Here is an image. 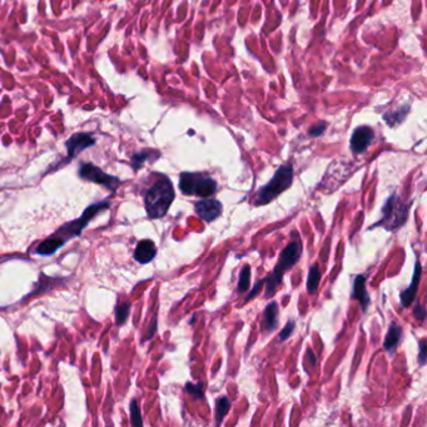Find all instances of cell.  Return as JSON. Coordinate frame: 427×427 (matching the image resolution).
<instances>
[{
  "instance_id": "1",
  "label": "cell",
  "mask_w": 427,
  "mask_h": 427,
  "mask_svg": "<svg viewBox=\"0 0 427 427\" xmlns=\"http://www.w3.org/2000/svg\"><path fill=\"white\" fill-rule=\"evenodd\" d=\"M109 207L110 204L108 202H100L98 203V204L89 205V207L84 210L83 216H80L77 220L72 221V222H68L65 223V225L60 226L52 236H49V238L43 241L37 247L35 253L42 256H49L55 253L63 245H65L68 241L74 237H78V236L82 233V231L84 230L85 226L89 223V221H92L93 218H94V216H97L98 213L102 212V210L108 209Z\"/></svg>"
},
{
  "instance_id": "2",
  "label": "cell",
  "mask_w": 427,
  "mask_h": 427,
  "mask_svg": "<svg viewBox=\"0 0 427 427\" xmlns=\"http://www.w3.org/2000/svg\"><path fill=\"white\" fill-rule=\"evenodd\" d=\"M175 192L168 178L157 180L145 193V210L150 218H162L174 200Z\"/></svg>"
},
{
  "instance_id": "3",
  "label": "cell",
  "mask_w": 427,
  "mask_h": 427,
  "mask_svg": "<svg viewBox=\"0 0 427 427\" xmlns=\"http://www.w3.org/2000/svg\"><path fill=\"white\" fill-rule=\"evenodd\" d=\"M301 255H302V243H301L300 240H296L293 241V242H291L290 245L282 251V253L280 255V260H278L273 272L271 273L270 277H267L265 280V282H267V287H266L265 292L266 298L273 297V295H275L276 291H277L278 286L282 282L285 272L286 271H290L291 268L300 261Z\"/></svg>"
},
{
  "instance_id": "4",
  "label": "cell",
  "mask_w": 427,
  "mask_h": 427,
  "mask_svg": "<svg viewBox=\"0 0 427 427\" xmlns=\"http://www.w3.org/2000/svg\"><path fill=\"white\" fill-rule=\"evenodd\" d=\"M293 182V168L291 165L285 164L278 168L273 174L272 179L263 185L262 188L257 190L255 195L253 204L255 205H265L267 203L272 202L273 199L282 194L283 192L291 187Z\"/></svg>"
},
{
  "instance_id": "5",
  "label": "cell",
  "mask_w": 427,
  "mask_h": 427,
  "mask_svg": "<svg viewBox=\"0 0 427 427\" xmlns=\"http://www.w3.org/2000/svg\"><path fill=\"white\" fill-rule=\"evenodd\" d=\"M179 189L183 194L208 198L217 192V182L208 175L185 172L180 174Z\"/></svg>"
},
{
  "instance_id": "6",
  "label": "cell",
  "mask_w": 427,
  "mask_h": 427,
  "mask_svg": "<svg viewBox=\"0 0 427 427\" xmlns=\"http://www.w3.org/2000/svg\"><path fill=\"white\" fill-rule=\"evenodd\" d=\"M408 209L410 207L407 204L401 202L397 195L392 194L383 205L382 218L375 226H382L388 231L397 230L407 221Z\"/></svg>"
},
{
  "instance_id": "7",
  "label": "cell",
  "mask_w": 427,
  "mask_h": 427,
  "mask_svg": "<svg viewBox=\"0 0 427 427\" xmlns=\"http://www.w3.org/2000/svg\"><path fill=\"white\" fill-rule=\"evenodd\" d=\"M78 174H79V177L82 178V179L95 183V184L103 185V187H105L113 193L117 190L118 185L120 184V180L118 179L117 177L107 174V173L103 172L100 168L92 164V163H85V164L80 165L79 170H78Z\"/></svg>"
},
{
  "instance_id": "8",
  "label": "cell",
  "mask_w": 427,
  "mask_h": 427,
  "mask_svg": "<svg viewBox=\"0 0 427 427\" xmlns=\"http://www.w3.org/2000/svg\"><path fill=\"white\" fill-rule=\"evenodd\" d=\"M373 138H375V132L371 127L367 125H362V127L356 128L353 132L352 137H351L350 147L355 154H362L367 150L372 143Z\"/></svg>"
},
{
  "instance_id": "9",
  "label": "cell",
  "mask_w": 427,
  "mask_h": 427,
  "mask_svg": "<svg viewBox=\"0 0 427 427\" xmlns=\"http://www.w3.org/2000/svg\"><path fill=\"white\" fill-rule=\"evenodd\" d=\"M95 144V139L88 133H78V134L72 135L65 143L68 152V158L73 159L77 157L80 152H83L87 148L92 147Z\"/></svg>"
},
{
  "instance_id": "10",
  "label": "cell",
  "mask_w": 427,
  "mask_h": 427,
  "mask_svg": "<svg viewBox=\"0 0 427 427\" xmlns=\"http://www.w3.org/2000/svg\"><path fill=\"white\" fill-rule=\"evenodd\" d=\"M194 210L202 220L207 221V222H213L222 213V204L217 199L204 198V199L195 203Z\"/></svg>"
},
{
  "instance_id": "11",
  "label": "cell",
  "mask_w": 427,
  "mask_h": 427,
  "mask_svg": "<svg viewBox=\"0 0 427 427\" xmlns=\"http://www.w3.org/2000/svg\"><path fill=\"white\" fill-rule=\"evenodd\" d=\"M421 276H422V267H421L420 260H417L415 263V271H413L412 281H411L410 286L401 293V303H402L403 307H410L413 301H415L416 296H417Z\"/></svg>"
},
{
  "instance_id": "12",
  "label": "cell",
  "mask_w": 427,
  "mask_h": 427,
  "mask_svg": "<svg viewBox=\"0 0 427 427\" xmlns=\"http://www.w3.org/2000/svg\"><path fill=\"white\" fill-rule=\"evenodd\" d=\"M157 255V247L150 240H143L137 245L134 251V258L137 262L145 265L149 263Z\"/></svg>"
},
{
  "instance_id": "13",
  "label": "cell",
  "mask_w": 427,
  "mask_h": 427,
  "mask_svg": "<svg viewBox=\"0 0 427 427\" xmlns=\"http://www.w3.org/2000/svg\"><path fill=\"white\" fill-rule=\"evenodd\" d=\"M366 277L363 275L356 276L355 281H353V288H352V298L357 300L362 306V310L367 311L368 306H370V296H368L367 290H366Z\"/></svg>"
},
{
  "instance_id": "14",
  "label": "cell",
  "mask_w": 427,
  "mask_h": 427,
  "mask_svg": "<svg viewBox=\"0 0 427 427\" xmlns=\"http://www.w3.org/2000/svg\"><path fill=\"white\" fill-rule=\"evenodd\" d=\"M402 337H403L402 327L395 322L391 323L390 327H388L387 335H386L385 342H383V347H385V350L388 351V352H393V351H395L396 348L398 347V345L401 343Z\"/></svg>"
},
{
  "instance_id": "15",
  "label": "cell",
  "mask_w": 427,
  "mask_h": 427,
  "mask_svg": "<svg viewBox=\"0 0 427 427\" xmlns=\"http://www.w3.org/2000/svg\"><path fill=\"white\" fill-rule=\"evenodd\" d=\"M278 325V303L271 302L266 306L263 313V327L267 333L273 332Z\"/></svg>"
},
{
  "instance_id": "16",
  "label": "cell",
  "mask_w": 427,
  "mask_h": 427,
  "mask_svg": "<svg viewBox=\"0 0 427 427\" xmlns=\"http://www.w3.org/2000/svg\"><path fill=\"white\" fill-rule=\"evenodd\" d=\"M408 110H410V105H403V107L398 108L395 112H388L383 114V119L387 123L390 127H395L396 124H400L405 120L406 115L408 114Z\"/></svg>"
},
{
  "instance_id": "17",
  "label": "cell",
  "mask_w": 427,
  "mask_h": 427,
  "mask_svg": "<svg viewBox=\"0 0 427 427\" xmlns=\"http://www.w3.org/2000/svg\"><path fill=\"white\" fill-rule=\"evenodd\" d=\"M321 281V271L318 265H312V267L310 268V272H308L307 282H306V288H307L308 293H316L318 290V286H320Z\"/></svg>"
},
{
  "instance_id": "18",
  "label": "cell",
  "mask_w": 427,
  "mask_h": 427,
  "mask_svg": "<svg viewBox=\"0 0 427 427\" xmlns=\"http://www.w3.org/2000/svg\"><path fill=\"white\" fill-rule=\"evenodd\" d=\"M231 402L227 397L222 396L216 401V425H221L225 416L230 412Z\"/></svg>"
},
{
  "instance_id": "19",
  "label": "cell",
  "mask_w": 427,
  "mask_h": 427,
  "mask_svg": "<svg viewBox=\"0 0 427 427\" xmlns=\"http://www.w3.org/2000/svg\"><path fill=\"white\" fill-rule=\"evenodd\" d=\"M251 283V267L248 265L243 266L240 272V278H238L237 291L240 293L246 292L250 288Z\"/></svg>"
},
{
  "instance_id": "20",
  "label": "cell",
  "mask_w": 427,
  "mask_h": 427,
  "mask_svg": "<svg viewBox=\"0 0 427 427\" xmlns=\"http://www.w3.org/2000/svg\"><path fill=\"white\" fill-rule=\"evenodd\" d=\"M130 307H132V305H130L129 302H124V303H122V305H118L117 310H115L117 325H119V326L124 325L125 321H127L128 317H129Z\"/></svg>"
},
{
  "instance_id": "21",
  "label": "cell",
  "mask_w": 427,
  "mask_h": 427,
  "mask_svg": "<svg viewBox=\"0 0 427 427\" xmlns=\"http://www.w3.org/2000/svg\"><path fill=\"white\" fill-rule=\"evenodd\" d=\"M130 421H132V425L135 427L143 426V420L142 415H140L139 406H138L137 400H132L130 402Z\"/></svg>"
},
{
  "instance_id": "22",
  "label": "cell",
  "mask_w": 427,
  "mask_h": 427,
  "mask_svg": "<svg viewBox=\"0 0 427 427\" xmlns=\"http://www.w3.org/2000/svg\"><path fill=\"white\" fill-rule=\"evenodd\" d=\"M185 391H187L188 393H190V395L193 396V397L195 398H203L204 397V382H198V383H192V382H188L187 385H185Z\"/></svg>"
},
{
  "instance_id": "23",
  "label": "cell",
  "mask_w": 427,
  "mask_h": 427,
  "mask_svg": "<svg viewBox=\"0 0 427 427\" xmlns=\"http://www.w3.org/2000/svg\"><path fill=\"white\" fill-rule=\"evenodd\" d=\"M149 158V152H142V153H135L134 155L132 157V164L133 168H134L135 170L139 169L140 167L143 165V163L145 162V160Z\"/></svg>"
},
{
  "instance_id": "24",
  "label": "cell",
  "mask_w": 427,
  "mask_h": 427,
  "mask_svg": "<svg viewBox=\"0 0 427 427\" xmlns=\"http://www.w3.org/2000/svg\"><path fill=\"white\" fill-rule=\"evenodd\" d=\"M295 327H296L295 321H293V320L288 321L287 325H286L285 327H283V330L281 331V333H280V341H286V340H287V338L290 337V336L293 333V331H295Z\"/></svg>"
},
{
  "instance_id": "25",
  "label": "cell",
  "mask_w": 427,
  "mask_h": 427,
  "mask_svg": "<svg viewBox=\"0 0 427 427\" xmlns=\"http://www.w3.org/2000/svg\"><path fill=\"white\" fill-rule=\"evenodd\" d=\"M326 128H327V123H318V124L313 125V127L308 130V134H310L311 137H320V135H322L323 133H325Z\"/></svg>"
},
{
  "instance_id": "26",
  "label": "cell",
  "mask_w": 427,
  "mask_h": 427,
  "mask_svg": "<svg viewBox=\"0 0 427 427\" xmlns=\"http://www.w3.org/2000/svg\"><path fill=\"white\" fill-rule=\"evenodd\" d=\"M426 340H421L420 341V355H418V362H420L421 366H425L426 363Z\"/></svg>"
},
{
  "instance_id": "27",
  "label": "cell",
  "mask_w": 427,
  "mask_h": 427,
  "mask_svg": "<svg viewBox=\"0 0 427 427\" xmlns=\"http://www.w3.org/2000/svg\"><path fill=\"white\" fill-rule=\"evenodd\" d=\"M413 313H415V318L418 321H423L426 317V310L423 306H421L420 303H417V306L415 307V311H413Z\"/></svg>"
},
{
  "instance_id": "28",
  "label": "cell",
  "mask_w": 427,
  "mask_h": 427,
  "mask_svg": "<svg viewBox=\"0 0 427 427\" xmlns=\"http://www.w3.org/2000/svg\"><path fill=\"white\" fill-rule=\"evenodd\" d=\"M263 282H265V280H260L258 281L257 283H256L255 285V287L252 288V291H251L250 293H248V296H247V298H246V302H247V301H250V300H252L253 297H255L256 295H257L258 292H260L261 291V288H262V285H263Z\"/></svg>"
},
{
  "instance_id": "29",
  "label": "cell",
  "mask_w": 427,
  "mask_h": 427,
  "mask_svg": "<svg viewBox=\"0 0 427 427\" xmlns=\"http://www.w3.org/2000/svg\"><path fill=\"white\" fill-rule=\"evenodd\" d=\"M157 322H158L157 317H154V320H153V323L149 326V331H148V333H147V335H145L144 340H143V341L150 340V338H152L153 336H154V333L157 332Z\"/></svg>"
}]
</instances>
